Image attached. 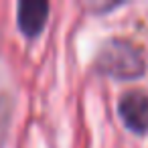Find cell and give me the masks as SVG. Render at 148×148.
<instances>
[{
    "label": "cell",
    "instance_id": "1",
    "mask_svg": "<svg viewBox=\"0 0 148 148\" xmlns=\"http://www.w3.org/2000/svg\"><path fill=\"white\" fill-rule=\"evenodd\" d=\"M144 67L142 49L124 37L106 39L93 57L95 71L118 79H134L144 73Z\"/></svg>",
    "mask_w": 148,
    "mask_h": 148
},
{
    "label": "cell",
    "instance_id": "3",
    "mask_svg": "<svg viewBox=\"0 0 148 148\" xmlns=\"http://www.w3.org/2000/svg\"><path fill=\"white\" fill-rule=\"evenodd\" d=\"M47 14H49V2L47 0H21L18 6H16L18 29L25 35L35 37L45 27Z\"/></svg>",
    "mask_w": 148,
    "mask_h": 148
},
{
    "label": "cell",
    "instance_id": "2",
    "mask_svg": "<svg viewBox=\"0 0 148 148\" xmlns=\"http://www.w3.org/2000/svg\"><path fill=\"white\" fill-rule=\"evenodd\" d=\"M118 112L124 124L134 132L148 130V93L142 89H128L118 99Z\"/></svg>",
    "mask_w": 148,
    "mask_h": 148
}]
</instances>
